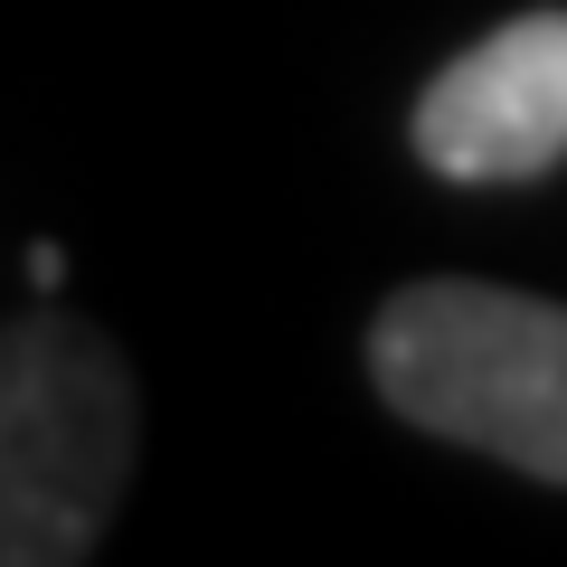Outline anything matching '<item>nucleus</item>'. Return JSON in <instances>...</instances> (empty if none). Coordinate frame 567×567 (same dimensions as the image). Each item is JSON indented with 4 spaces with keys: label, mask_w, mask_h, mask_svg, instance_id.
<instances>
[{
    "label": "nucleus",
    "mask_w": 567,
    "mask_h": 567,
    "mask_svg": "<svg viewBox=\"0 0 567 567\" xmlns=\"http://www.w3.org/2000/svg\"><path fill=\"white\" fill-rule=\"evenodd\" d=\"M369 379L416 435L567 483V303L473 275L398 284L369 322Z\"/></svg>",
    "instance_id": "obj_1"
},
{
    "label": "nucleus",
    "mask_w": 567,
    "mask_h": 567,
    "mask_svg": "<svg viewBox=\"0 0 567 567\" xmlns=\"http://www.w3.org/2000/svg\"><path fill=\"white\" fill-rule=\"evenodd\" d=\"M142 398L114 341L58 303H29L0 341V558L66 567L114 529L133 483Z\"/></svg>",
    "instance_id": "obj_2"
},
{
    "label": "nucleus",
    "mask_w": 567,
    "mask_h": 567,
    "mask_svg": "<svg viewBox=\"0 0 567 567\" xmlns=\"http://www.w3.org/2000/svg\"><path fill=\"white\" fill-rule=\"evenodd\" d=\"M425 171L445 181H539L567 162V10H529L473 39L406 114Z\"/></svg>",
    "instance_id": "obj_3"
},
{
    "label": "nucleus",
    "mask_w": 567,
    "mask_h": 567,
    "mask_svg": "<svg viewBox=\"0 0 567 567\" xmlns=\"http://www.w3.org/2000/svg\"><path fill=\"white\" fill-rule=\"evenodd\" d=\"M66 275V256H58V246H29V284H39V293H48V284H58Z\"/></svg>",
    "instance_id": "obj_4"
}]
</instances>
